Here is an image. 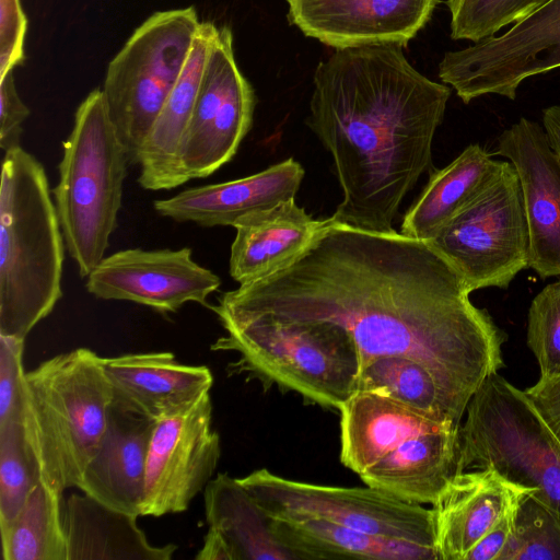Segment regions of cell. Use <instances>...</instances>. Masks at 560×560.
<instances>
[{"instance_id":"1","label":"cell","mask_w":560,"mask_h":560,"mask_svg":"<svg viewBox=\"0 0 560 560\" xmlns=\"http://www.w3.org/2000/svg\"><path fill=\"white\" fill-rule=\"evenodd\" d=\"M470 293L425 241L329 218L290 264L223 292L209 308L217 316L336 323L354 339L360 366L383 355L410 358L464 416L481 384L503 366L506 339Z\"/></svg>"},{"instance_id":"2","label":"cell","mask_w":560,"mask_h":560,"mask_svg":"<svg viewBox=\"0 0 560 560\" xmlns=\"http://www.w3.org/2000/svg\"><path fill=\"white\" fill-rule=\"evenodd\" d=\"M451 89L398 45L336 49L313 78L307 125L331 154L342 200L332 222L388 233L406 195L432 170Z\"/></svg>"},{"instance_id":"3","label":"cell","mask_w":560,"mask_h":560,"mask_svg":"<svg viewBox=\"0 0 560 560\" xmlns=\"http://www.w3.org/2000/svg\"><path fill=\"white\" fill-rule=\"evenodd\" d=\"M42 163L4 152L0 187V335L26 338L62 298L65 238Z\"/></svg>"},{"instance_id":"4","label":"cell","mask_w":560,"mask_h":560,"mask_svg":"<svg viewBox=\"0 0 560 560\" xmlns=\"http://www.w3.org/2000/svg\"><path fill=\"white\" fill-rule=\"evenodd\" d=\"M217 317L225 335L210 348L237 353L228 366L230 375H245L265 392L276 386L338 411L357 390L360 354L342 326L267 315Z\"/></svg>"},{"instance_id":"5","label":"cell","mask_w":560,"mask_h":560,"mask_svg":"<svg viewBox=\"0 0 560 560\" xmlns=\"http://www.w3.org/2000/svg\"><path fill=\"white\" fill-rule=\"evenodd\" d=\"M114 395L100 355L88 348L57 354L25 372L21 424L39 481L78 487L106 428Z\"/></svg>"},{"instance_id":"6","label":"cell","mask_w":560,"mask_h":560,"mask_svg":"<svg viewBox=\"0 0 560 560\" xmlns=\"http://www.w3.org/2000/svg\"><path fill=\"white\" fill-rule=\"evenodd\" d=\"M129 164L101 89L79 105L51 190L66 248L86 278L105 257L117 225Z\"/></svg>"},{"instance_id":"7","label":"cell","mask_w":560,"mask_h":560,"mask_svg":"<svg viewBox=\"0 0 560 560\" xmlns=\"http://www.w3.org/2000/svg\"><path fill=\"white\" fill-rule=\"evenodd\" d=\"M459 427L457 472L493 468L560 516V443L524 390L498 373L474 394Z\"/></svg>"},{"instance_id":"8","label":"cell","mask_w":560,"mask_h":560,"mask_svg":"<svg viewBox=\"0 0 560 560\" xmlns=\"http://www.w3.org/2000/svg\"><path fill=\"white\" fill-rule=\"evenodd\" d=\"M194 7L155 12L112 59L103 93L129 164L176 84L200 27Z\"/></svg>"},{"instance_id":"9","label":"cell","mask_w":560,"mask_h":560,"mask_svg":"<svg viewBox=\"0 0 560 560\" xmlns=\"http://www.w3.org/2000/svg\"><path fill=\"white\" fill-rule=\"evenodd\" d=\"M425 242L453 266L470 292L508 289L529 267L528 228L513 164L502 161L488 184Z\"/></svg>"},{"instance_id":"10","label":"cell","mask_w":560,"mask_h":560,"mask_svg":"<svg viewBox=\"0 0 560 560\" xmlns=\"http://www.w3.org/2000/svg\"><path fill=\"white\" fill-rule=\"evenodd\" d=\"M238 480L270 517L318 518L436 549L432 509L405 502L382 490L298 481L266 468Z\"/></svg>"},{"instance_id":"11","label":"cell","mask_w":560,"mask_h":560,"mask_svg":"<svg viewBox=\"0 0 560 560\" xmlns=\"http://www.w3.org/2000/svg\"><path fill=\"white\" fill-rule=\"evenodd\" d=\"M560 68V0H550L497 36L447 51L439 78L466 104L497 94L516 97L520 84Z\"/></svg>"},{"instance_id":"12","label":"cell","mask_w":560,"mask_h":560,"mask_svg":"<svg viewBox=\"0 0 560 560\" xmlns=\"http://www.w3.org/2000/svg\"><path fill=\"white\" fill-rule=\"evenodd\" d=\"M255 104L254 90L235 60L232 32L219 27L177 152L186 183L210 176L234 158L252 128Z\"/></svg>"},{"instance_id":"13","label":"cell","mask_w":560,"mask_h":560,"mask_svg":"<svg viewBox=\"0 0 560 560\" xmlns=\"http://www.w3.org/2000/svg\"><path fill=\"white\" fill-rule=\"evenodd\" d=\"M220 456L210 393L156 421L147 456L141 516L188 510L212 479Z\"/></svg>"},{"instance_id":"14","label":"cell","mask_w":560,"mask_h":560,"mask_svg":"<svg viewBox=\"0 0 560 560\" xmlns=\"http://www.w3.org/2000/svg\"><path fill=\"white\" fill-rule=\"evenodd\" d=\"M86 279L88 292L97 299L129 301L163 314L190 302L208 306V296L221 285L218 275L194 260L189 247L118 250Z\"/></svg>"},{"instance_id":"15","label":"cell","mask_w":560,"mask_h":560,"mask_svg":"<svg viewBox=\"0 0 560 560\" xmlns=\"http://www.w3.org/2000/svg\"><path fill=\"white\" fill-rule=\"evenodd\" d=\"M495 154L518 175L529 236V267L560 276V159L537 121L522 117L497 139Z\"/></svg>"},{"instance_id":"16","label":"cell","mask_w":560,"mask_h":560,"mask_svg":"<svg viewBox=\"0 0 560 560\" xmlns=\"http://www.w3.org/2000/svg\"><path fill=\"white\" fill-rule=\"evenodd\" d=\"M439 0H288V18L305 36L335 49L405 46Z\"/></svg>"},{"instance_id":"17","label":"cell","mask_w":560,"mask_h":560,"mask_svg":"<svg viewBox=\"0 0 560 560\" xmlns=\"http://www.w3.org/2000/svg\"><path fill=\"white\" fill-rule=\"evenodd\" d=\"M114 400L159 421L210 393L213 376L206 365L179 363L172 352L100 357Z\"/></svg>"},{"instance_id":"18","label":"cell","mask_w":560,"mask_h":560,"mask_svg":"<svg viewBox=\"0 0 560 560\" xmlns=\"http://www.w3.org/2000/svg\"><path fill=\"white\" fill-rule=\"evenodd\" d=\"M530 491L493 468L455 474L431 508L440 559L465 560L480 539Z\"/></svg>"},{"instance_id":"19","label":"cell","mask_w":560,"mask_h":560,"mask_svg":"<svg viewBox=\"0 0 560 560\" xmlns=\"http://www.w3.org/2000/svg\"><path fill=\"white\" fill-rule=\"evenodd\" d=\"M304 168L292 158L256 174L185 189L153 202L158 214L179 223L233 226L242 217L295 198Z\"/></svg>"},{"instance_id":"20","label":"cell","mask_w":560,"mask_h":560,"mask_svg":"<svg viewBox=\"0 0 560 560\" xmlns=\"http://www.w3.org/2000/svg\"><path fill=\"white\" fill-rule=\"evenodd\" d=\"M154 423L113 399L102 440L77 488L112 509L141 516Z\"/></svg>"},{"instance_id":"21","label":"cell","mask_w":560,"mask_h":560,"mask_svg":"<svg viewBox=\"0 0 560 560\" xmlns=\"http://www.w3.org/2000/svg\"><path fill=\"white\" fill-rule=\"evenodd\" d=\"M208 532L197 560H296L276 538L271 517L253 494L225 472L203 491Z\"/></svg>"},{"instance_id":"22","label":"cell","mask_w":560,"mask_h":560,"mask_svg":"<svg viewBox=\"0 0 560 560\" xmlns=\"http://www.w3.org/2000/svg\"><path fill=\"white\" fill-rule=\"evenodd\" d=\"M340 412V462L357 475L408 439L453 425L380 394L357 390Z\"/></svg>"},{"instance_id":"23","label":"cell","mask_w":560,"mask_h":560,"mask_svg":"<svg viewBox=\"0 0 560 560\" xmlns=\"http://www.w3.org/2000/svg\"><path fill=\"white\" fill-rule=\"evenodd\" d=\"M218 30L212 22H201L183 71L141 147L138 182L143 189L170 190L186 183L178 168L177 152Z\"/></svg>"},{"instance_id":"24","label":"cell","mask_w":560,"mask_h":560,"mask_svg":"<svg viewBox=\"0 0 560 560\" xmlns=\"http://www.w3.org/2000/svg\"><path fill=\"white\" fill-rule=\"evenodd\" d=\"M324 220H314L295 198L240 218L231 246L230 275L240 284L282 269L310 244Z\"/></svg>"},{"instance_id":"25","label":"cell","mask_w":560,"mask_h":560,"mask_svg":"<svg viewBox=\"0 0 560 560\" xmlns=\"http://www.w3.org/2000/svg\"><path fill=\"white\" fill-rule=\"evenodd\" d=\"M459 427L408 439L361 474V480L405 502L432 505L457 474Z\"/></svg>"},{"instance_id":"26","label":"cell","mask_w":560,"mask_h":560,"mask_svg":"<svg viewBox=\"0 0 560 560\" xmlns=\"http://www.w3.org/2000/svg\"><path fill=\"white\" fill-rule=\"evenodd\" d=\"M62 518L67 560H171L177 550L175 544L152 545L137 525L138 515L83 492L66 500Z\"/></svg>"},{"instance_id":"27","label":"cell","mask_w":560,"mask_h":560,"mask_svg":"<svg viewBox=\"0 0 560 560\" xmlns=\"http://www.w3.org/2000/svg\"><path fill=\"white\" fill-rule=\"evenodd\" d=\"M271 529L296 560H441L434 548L318 518L271 517Z\"/></svg>"},{"instance_id":"28","label":"cell","mask_w":560,"mask_h":560,"mask_svg":"<svg viewBox=\"0 0 560 560\" xmlns=\"http://www.w3.org/2000/svg\"><path fill=\"white\" fill-rule=\"evenodd\" d=\"M497 161L481 145H468L447 166L430 173L418 199L402 219L400 233L429 241L498 173Z\"/></svg>"},{"instance_id":"29","label":"cell","mask_w":560,"mask_h":560,"mask_svg":"<svg viewBox=\"0 0 560 560\" xmlns=\"http://www.w3.org/2000/svg\"><path fill=\"white\" fill-rule=\"evenodd\" d=\"M357 390L390 397L443 422L460 424L463 418L429 370L407 357L383 355L361 365Z\"/></svg>"},{"instance_id":"30","label":"cell","mask_w":560,"mask_h":560,"mask_svg":"<svg viewBox=\"0 0 560 560\" xmlns=\"http://www.w3.org/2000/svg\"><path fill=\"white\" fill-rule=\"evenodd\" d=\"M62 508V494L39 481L1 535L2 559L67 560Z\"/></svg>"},{"instance_id":"31","label":"cell","mask_w":560,"mask_h":560,"mask_svg":"<svg viewBox=\"0 0 560 560\" xmlns=\"http://www.w3.org/2000/svg\"><path fill=\"white\" fill-rule=\"evenodd\" d=\"M38 482V472L26 448L21 422L0 425L1 535L11 528Z\"/></svg>"},{"instance_id":"32","label":"cell","mask_w":560,"mask_h":560,"mask_svg":"<svg viewBox=\"0 0 560 560\" xmlns=\"http://www.w3.org/2000/svg\"><path fill=\"white\" fill-rule=\"evenodd\" d=\"M499 560H560V516L533 491L516 506L514 529Z\"/></svg>"},{"instance_id":"33","label":"cell","mask_w":560,"mask_h":560,"mask_svg":"<svg viewBox=\"0 0 560 560\" xmlns=\"http://www.w3.org/2000/svg\"><path fill=\"white\" fill-rule=\"evenodd\" d=\"M550 0H446L451 37L477 43L494 36Z\"/></svg>"},{"instance_id":"34","label":"cell","mask_w":560,"mask_h":560,"mask_svg":"<svg viewBox=\"0 0 560 560\" xmlns=\"http://www.w3.org/2000/svg\"><path fill=\"white\" fill-rule=\"evenodd\" d=\"M526 341L540 377L560 374V281L546 285L532 301Z\"/></svg>"},{"instance_id":"35","label":"cell","mask_w":560,"mask_h":560,"mask_svg":"<svg viewBox=\"0 0 560 560\" xmlns=\"http://www.w3.org/2000/svg\"><path fill=\"white\" fill-rule=\"evenodd\" d=\"M24 339L0 335V425L21 422Z\"/></svg>"},{"instance_id":"36","label":"cell","mask_w":560,"mask_h":560,"mask_svg":"<svg viewBox=\"0 0 560 560\" xmlns=\"http://www.w3.org/2000/svg\"><path fill=\"white\" fill-rule=\"evenodd\" d=\"M26 30L20 0H0V78L23 63Z\"/></svg>"},{"instance_id":"37","label":"cell","mask_w":560,"mask_h":560,"mask_svg":"<svg viewBox=\"0 0 560 560\" xmlns=\"http://www.w3.org/2000/svg\"><path fill=\"white\" fill-rule=\"evenodd\" d=\"M28 115L30 109L18 94L13 70L9 71L0 78V147L4 152L20 147L22 124Z\"/></svg>"},{"instance_id":"38","label":"cell","mask_w":560,"mask_h":560,"mask_svg":"<svg viewBox=\"0 0 560 560\" xmlns=\"http://www.w3.org/2000/svg\"><path fill=\"white\" fill-rule=\"evenodd\" d=\"M525 394L560 443V374L540 377Z\"/></svg>"},{"instance_id":"39","label":"cell","mask_w":560,"mask_h":560,"mask_svg":"<svg viewBox=\"0 0 560 560\" xmlns=\"http://www.w3.org/2000/svg\"><path fill=\"white\" fill-rule=\"evenodd\" d=\"M517 504L480 539L465 560H499L513 533Z\"/></svg>"},{"instance_id":"40","label":"cell","mask_w":560,"mask_h":560,"mask_svg":"<svg viewBox=\"0 0 560 560\" xmlns=\"http://www.w3.org/2000/svg\"><path fill=\"white\" fill-rule=\"evenodd\" d=\"M542 128L550 147L560 159V105H552L544 109Z\"/></svg>"}]
</instances>
